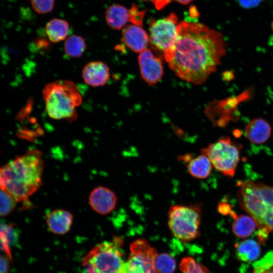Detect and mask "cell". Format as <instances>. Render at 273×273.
Returning <instances> with one entry per match:
<instances>
[{
  "label": "cell",
  "instance_id": "5b68a950",
  "mask_svg": "<svg viewBox=\"0 0 273 273\" xmlns=\"http://www.w3.org/2000/svg\"><path fill=\"white\" fill-rule=\"evenodd\" d=\"M201 212V205L198 203L170 206L168 212V225L173 235L184 242L197 238L200 234Z\"/></svg>",
  "mask_w": 273,
  "mask_h": 273
},
{
  "label": "cell",
  "instance_id": "9c48e42d",
  "mask_svg": "<svg viewBox=\"0 0 273 273\" xmlns=\"http://www.w3.org/2000/svg\"><path fill=\"white\" fill-rule=\"evenodd\" d=\"M130 251L124 273H159L155 266L158 253L146 240L133 241L130 245Z\"/></svg>",
  "mask_w": 273,
  "mask_h": 273
},
{
  "label": "cell",
  "instance_id": "7c38bea8",
  "mask_svg": "<svg viewBox=\"0 0 273 273\" xmlns=\"http://www.w3.org/2000/svg\"><path fill=\"white\" fill-rule=\"evenodd\" d=\"M89 204L97 213L106 215L111 212L117 203V197L115 192L105 186L94 188L89 196Z\"/></svg>",
  "mask_w": 273,
  "mask_h": 273
},
{
  "label": "cell",
  "instance_id": "277c9868",
  "mask_svg": "<svg viewBox=\"0 0 273 273\" xmlns=\"http://www.w3.org/2000/svg\"><path fill=\"white\" fill-rule=\"evenodd\" d=\"M48 116L55 120L73 121L77 118L76 108L82 98L77 85L69 80H57L45 85L42 91Z\"/></svg>",
  "mask_w": 273,
  "mask_h": 273
},
{
  "label": "cell",
  "instance_id": "83f0119b",
  "mask_svg": "<svg viewBox=\"0 0 273 273\" xmlns=\"http://www.w3.org/2000/svg\"><path fill=\"white\" fill-rule=\"evenodd\" d=\"M263 0H236L241 7L250 9L257 7Z\"/></svg>",
  "mask_w": 273,
  "mask_h": 273
},
{
  "label": "cell",
  "instance_id": "4dcf8cb0",
  "mask_svg": "<svg viewBox=\"0 0 273 273\" xmlns=\"http://www.w3.org/2000/svg\"><path fill=\"white\" fill-rule=\"evenodd\" d=\"M150 1L154 3L157 9H160L167 5L170 0H141Z\"/></svg>",
  "mask_w": 273,
  "mask_h": 273
},
{
  "label": "cell",
  "instance_id": "4fadbf2b",
  "mask_svg": "<svg viewBox=\"0 0 273 273\" xmlns=\"http://www.w3.org/2000/svg\"><path fill=\"white\" fill-rule=\"evenodd\" d=\"M82 77L87 84L93 87L104 85L110 77L108 65L100 61L88 62L82 70Z\"/></svg>",
  "mask_w": 273,
  "mask_h": 273
},
{
  "label": "cell",
  "instance_id": "8fae6325",
  "mask_svg": "<svg viewBox=\"0 0 273 273\" xmlns=\"http://www.w3.org/2000/svg\"><path fill=\"white\" fill-rule=\"evenodd\" d=\"M138 62L142 77L149 85L154 84L161 79L163 74L162 62L150 49L140 53Z\"/></svg>",
  "mask_w": 273,
  "mask_h": 273
},
{
  "label": "cell",
  "instance_id": "6da1fadb",
  "mask_svg": "<svg viewBox=\"0 0 273 273\" xmlns=\"http://www.w3.org/2000/svg\"><path fill=\"white\" fill-rule=\"evenodd\" d=\"M226 52L222 35L196 22H179L177 36L166 59L180 78L190 83H204L214 72Z\"/></svg>",
  "mask_w": 273,
  "mask_h": 273
},
{
  "label": "cell",
  "instance_id": "4316f807",
  "mask_svg": "<svg viewBox=\"0 0 273 273\" xmlns=\"http://www.w3.org/2000/svg\"><path fill=\"white\" fill-rule=\"evenodd\" d=\"M254 273H273V253L255 263Z\"/></svg>",
  "mask_w": 273,
  "mask_h": 273
},
{
  "label": "cell",
  "instance_id": "d6986e66",
  "mask_svg": "<svg viewBox=\"0 0 273 273\" xmlns=\"http://www.w3.org/2000/svg\"><path fill=\"white\" fill-rule=\"evenodd\" d=\"M69 31V25L67 21L55 18L49 21L46 26V32L49 40L53 43L65 40Z\"/></svg>",
  "mask_w": 273,
  "mask_h": 273
},
{
  "label": "cell",
  "instance_id": "f1b7e54d",
  "mask_svg": "<svg viewBox=\"0 0 273 273\" xmlns=\"http://www.w3.org/2000/svg\"><path fill=\"white\" fill-rule=\"evenodd\" d=\"M9 261L7 257L2 256L1 257V272L8 273Z\"/></svg>",
  "mask_w": 273,
  "mask_h": 273
},
{
  "label": "cell",
  "instance_id": "1f68e13d",
  "mask_svg": "<svg viewBox=\"0 0 273 273\" xmlns=\"http://www.w3.org/2000/svg\"><path fill=\"white\" fill-rule=\"evenodd\" d=\"M86 268L81 272V273H95V271L89 266H85Z\"/></svg>",
  "mask_w": 273,
  "mask_h": 273
},
{
  "label": "cell",
  "instance_id": "603a6c76",
  "mask_svg": "<svg viewBox=\"0 0 273 273\" xmlns=\"http://www.w3.org/2000/svg\"><path fill=\"white\" fill-rule=\"evenodd\" d=\"M155 266L159 273H173L176 268V262L168 253L158 254L155 260Z\"/></svg>",
  "mask_w": 273,
  "mask_h": 273
},
{
  "label": "cell",
  "instance_id": "44dd1931",
  "mask_svg": "<svg viewBox=\"0 0 273 273\" xmlns=\"http://www.w3.org/2000/svg\"><path fill=\"white\" fill-rule=\"evenodd\" d=\"M85 39L79 35L73 34L67 37L64 43L65 54L70 58L81 57L86 49Z\"/></svg>",
  "mask_w": 273,
  "mask_h": 273
},
{
  "label": "cell",
  "instance_id": "d4e9b609",
  "mask_svg": "<svg viewBox=\"0 0 273 273\" xmlns=\"http://www.w3.org/2000/svg\"><path fill=\"white\" fill-rule=\"evenodd\" d=\"M0 214L5 216L11 213L15 208L18 202L14 196L9 192L1 189Z\"/></svg>",
  "mask_w": 273,
  "mask_h": 273
},
{
  "label": "cell",
  "instance_id": "d6a6232c",
  "mask_svg": "<svg viewBox=\"0 0 273 273\" xmlns=\"http://www.w3.org/2000/svg\"><path fill=\"white\" fill-rule=\"evenodd\" d=\"M175 1L178 2L182 4H187L192 1L193 0H174Z\"/></svg>",
  "mask_w": 273,
  "mask_h": 273
},
{
  "label": "cell",
  "instance_id": "3957f363",
  "mask_svg": "<svg viewBox=\"0 0 273 273\" xmlns=\"http://www.w3.org/2000/svg\"><path fill=\"white\" fill-rule=\"evenodd\" d=\"M237 186L241 208L255 220L259 229L273 232V188L251 180H240Z\"/></svg>",
  "mask_w": 273,
  "mask_h": 273
},
{
  "label": "cell",
  "instance_id": "7402d4cb",
  "mask_svg": "<svg viewBox=\"0 0 273 273\" xmlns=\"http://www.w3.org/2000/svg\"><path fill=\"white\" fill-rule=\"evenodd\" d=\"M19 238L17 229L13 224H1V248L11 258L10 246L15 245Z\"/></svg>",
  "mask_w": 273,
  "mask_h": 273
},
{
  "label": "cell",
  "instance_id": "5bb4252c",
  "mask_svg": "<svg viewBox=\"0 0 273 273\" xmlns=\"http://www.w3.org/2000/svg\"><path fill=\"white\" fill-rule=\"evenodd\" d=\"M121 40L131 50L139 53L146 49L150 42L147 33L141 26L135 24L129 25L124 28Z\"/></svg>",
  "mask_w": 273,
  "mask_h": 273
},
{
  "label": "cell",
  "instance_id": "484cf974",
  "mask_svg": "<svg viewBox=\"0 0 273 273\" xmlns=\"http://www.w3.org/2000/svg\"><path fill=\"white\" fill-rule=\"evenodd\" d=\"M34 11L38 14H46L54 9L55 0H30Z\"/></svg>",
  "mask_w": 273,
  "mask_h": 273
},
{
  "label": "cell",
  "instance_id": "cb8c5ba5",
  "mask_svg": "<svg viewBox=\"0 0 273 273\" xmlns=\"http://www.w3.org/2000/svg\"><path fill=\"white\" fill-rule=\"evenodd\" d=\"M179 267L182 273H209L205 266L191 257L184 258Z\"/></svg>",
  "mask_w": 273,
  "mask_h": 273
},
{
  "label": "cell",
  "instance_id": "30bf717a",
  "mask_svg": "<svg viewBox=\"0 0 273 273\" xmlns=\"http://www.w3.org/2000/svg\"><path fill=\"white\" fill-rule=\"evenodd\" d=\"M144 13L135 6L128 9L119 4L110 6L105 12V20L108 25L115 30H120L128 22L141 26Z\"/></svg>",
  "mask_w": 273,
  "mask_h": 273
},
{
  "label": "cell",
  "instance_id": "9a60e30c",
  "mask_svg": "<svg viewBox=\"0 0 273 273\" xmlns=\"http://www.w3.org/2000/svg\"><path fill=\"white\" fill-rule=\"evenodd\" d=\"M180 160L186 162V167L191 176L198 179H205L210 175L212 164L206 155L201 153L193 157L189 154L181 156Z\"/></svg>",
  "mask_w": 273,
  "mask_h": 273
},
{
  "label": "cell",
  "instance_id": "ac0fdd59",
  "mask_svg": "<svg viewBox=\"0 0 273 273\" xmlns=\"http://www.w3.org/2000/svg\"><path fill=\"white\" fill-rule=\"evenodd\" d=\"M234 218L232 231L238 237L244 238L251 236L257 226L255 220L251 217L246 215L238 216L234 212H231Z\"/></svg>",
  "mask_w": 273,
  "mask_h": 273
},
{
  "label": "cell",
  "instance_id": "7a4b0ae2",
  "mask_svg": "<svg viewBox=\"0 0 273 273\" xmlns=\"http://www.w3.org/2000/svg\"><path fill=\"white\" fill-rule=\"evenodd\" d=\"M43 168L42 153L29 150L1 168V189L11 194L18 202L25 201L41 185Z\"/></svg>",
  "mask_w": 273,
  "mask_h": 273
},
{
  "label": "cell",
  "instance_id": "f546056e",
  "mask_svg": "<svg viewBox=\"0 0 273 273\" xmlns=\"http://www.w3.org/2000/svg\"><path fill=\"white\" fill-rule=\"evenodd\" d=\"M218 211L223 214H227L231 212L230 205L224 202L219 204Z\"/></svg>",
  "mask_w": 273,
  "mask_h": 273
},
{
  "label": "cell",
  "instance_id": "e0dca14e",
  "mask_svg": "<svg viewBox=\"0 0 273 273\" xmlns=\"http://www.w3.org/2000/svg\"><path fill=\"white\" fill-rule=\"evenodd\" d=\"M245 132L246 137L252 143L262 144L270 136L271 128L264 119L255 118L247 125Z\"/></svg>",
  "mask_w": 273,
  "mask_h": 273
},
{
  "label": "cell",
  "instance_id": "8992f818",
  "mask_svg": "<svg viewBox=\"0 0 273 273\" xmlns=\"http://www.w3.org/2000/svg\"><path fill=\"white\" fill-rule=\"evenodd\" d=\"M121 245V238L114 237L111 241L96 245L84 257L83 264L95 273H124L125 262L120 251Z\"/></svg>",
  "mask_w": 273,
  "mask_h": 273
},
{
  "label": "cell",
  "instance_id": "ffe728a7",
  "mask_svg": "<svg viewBox=\"0 0 273 273\" xmlns=\"http://www.w3.org/2000/svg\"><path fill=\"white\" fill-rule=\"evenodd\" d=\"M236 254L240 260L252 261L258 258L260 254V248L258 243L254 240L249 239L235 245Z\"/></svg>",
  "mask_w": 273,
  "mask_h": 273
},
{
  "label": "cell",
  "instance_id": "ba28073f",
  "mask_svg": "<svg viewBox=\"0 0 273 273\" xmlns=\"http://www.w3.org/2000/svg\"><path fill=\"white\" fill-rule=\"evenodd\" d=\"M179 22L174 13L152 20L150 25V42L154 50L165 60L171 52L177 36Z\"/></svg>",
  "mask_w": 273,
  "mask_h": 273
},
{
  "label": "cell",
  "instance_id": "52a82bcc",
  "mask_svg": "<svg viewBox=\"0 0 273 273\" xmlns=\"http://www.w3.org/2000/svg\"><path fill=\"white\" fill-rule=\"evenodd\" d=\"M241 146L233 143L229 137L223 136L201 150L212 165L225 176L233 177L240 159Z\"/></svg>",
  "mask_w": 273,
  "mask_h": 273
},
{
  "label": "cell",
  "instance_id": "2e32d148",
  "mask_svg": "<svg viewBox=\"0 0 273 273\" xmlns=\"http://www.w3.org/2000/svg\"><path fill=\"white\" fill-rule=\"evenodd\" d=\"M73 218V215L70 212L57 209L47 214L46 222L51 232L56 234L64 235L69 231Z\"/></svg>",
  "mask_w": 273,
  "mask_h": 273
}]
</instances>
